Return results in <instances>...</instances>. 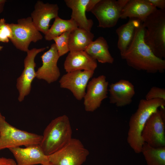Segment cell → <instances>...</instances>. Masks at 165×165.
<instances>
[{"mask_svg":"<svg viewBox=\"0 0 165 165\" xmlns=\"http://www.w3.org/2000/svg\"><path fill=\"white\" fill-rule=\"evenodd\" d=\"M145 28L142 22L136 28L133 39L127 49L120 54L130 67L138 71L156 73L164 72L165 61L156 56L145 43Z\"/></svg>","mask_w":165,"mask_h":165,"instance_id":"6da1fadb","label":"cell"},{"mask_svg":"<svg viewBox=\"0 0 165 165\" xmlns=\"http://www.w3.org/2000/svg\"><path fill=\"white\" fill-rule=\"evenodd\" d=\"M165 106V100L160 99L140 100L137 109L130 119L127 137L128 143L135 153L141 152L144 143L141 133L147 121L160 107Z\"/></svg>","mask_w":165,"mask_h":165,"instance_id":"7a4b0ae2","label":"cell"},{"mask_svg":"<svg viewBox=\"0 0 165 165\" xmlns=\"http://www.w3.org/2000/svg\"><path fill=\"white\" fill-rule=\"evenodd\" d=\"M72 129L66 115L52 120L45 129L39 145L45 154L49 156L67 145L72 138Z\"/></svg>","mask_w":165,"mask_h":165,"instance_id":"3957f363","label":"cell"},{"mask_svg":"<svg viewBox=\"0 0 165 165\" xmlns=\"http://www.w3.org/2000/svg\"><path fill=\"white\" fill-rule=\"evenodd\" d=\"M144 39L157 57L165 58V9H157L142 22Z\"/></svg>","mask_w":165,"mask_h":165,"instance_id":"277c9868","label":"cell"},{"mask_svg":"<svg viewBox=\"0 0 165 165\" xmlns=\"http://www.w3.org/2000/svg\"><path fill=\"white\" fill-rule=\"evenodd\" d=\"M42 135L17 129L0 117V151L6 148L39 145Z\"/></svg>","mask_w":165,"mask_h":165,"instance_id":"5b68a950","label":"cell"},{"mask_svg":"<svg viewBox=\"0 0 165 165\" xmlns=\"http://www.w3.org/2000/svg\"><path fill=\"white\" fill-rule=\"evenodd\" d=\"M12 32L10 41L17 49L27 52L31 42L35 43L43 38L34 25L31 16L19 19L16 24H9Z\"/></svg>","mask_w":165,"mask_h":165,"instance_id":"8992f818","label":"cell"},{"mask_svg":"<svg viewBox=\"0 0 165 165\" xmlns=\"http://www.w3.org/2000/svg\"><path fill=\"white\" fill-rule=\"evenodd\" d=\"M89 154L79 140L72 138L65 146L48 156L52 165H82Z\"/></svg>","mask_w":165,"mask_h":165,"instance_id":"52a82bcc","label":"cell"},{"mask_svg":"<svg viewBox=\"0 0 165 165\" xmlns=\"http://www.w3.org/2000/svg\"><path fill=\"white\" fill-rule=\"evenodd\" d=\"M161 107L150 117L141 133L143 142L155 148L165 147V109Z\"/></svg>","mask_w":165,"mask_h":165,"instance_id":"ba28073f","label":"cell"},{"mask_svg":"<svg viewBox=\"0 0 165 165\" xmlns=\"http://www.w3.org/2000/svg\"><path fill=\"white\" fill-rule=\"evenodd\" d=\"M128 0H100L90 11L98 22V27L109 28L117 24Z\"/></svg>","mask_w":165,"mask_h":165,"instance_id":"9c48e42d","label":"cell"},{"mask_svg":"<svg viewBox=\"0 0 165 165\" xmlns=\"http://www.w3.org/2000/svg\"><path fill=\"white\" fill-rule=\"evenodd\" d=\"M46 47L33 48L29 50L24 60V68L20 75L17 79L16 87L19 92L18 100L23 101L30 93L31 83L36 77L35 60L37 55L46 50Z\"/></svg>","mask_w":165,"mask_h":165,"instance_id":"30bf717a","label":"cell"},{"mask_svg":"<svg viewBox=\"0 0 165 165\" xmlns=\"http://www.w3.org/2000/svg\"><path fill=\"white\" fill-rule=\"evenodd\" d=\"M108 85L104 75L94 78L88 82L83 98L86 111L93 112L100 106L102 101L108 97Z\"/></svg>","mask_w":165,"mask_h":165,"instance_id":"8fae6325","label":"cell"},{"mask_svg":"<svg viewBox=\"0 0 165 165\" xmlns=\"http://www.w3.org/2000/svg\"><path fill=\"white\" fill-rule=\"evenodd\" d=\"M94 71L78 70L67 72L59 81L61 88L70 90L76 99L81 100L83 98L89 79Z\"/></svg>","mask_w":165,"mask_h":165,"instance_id":"7c38bea8","label":"cell"},{"mask_svg":"<svg viewBox=\"0 0 165 165\" xmlns=\"http://www.w3.org/2000/svg\"><path fill=\"white\" fill-rule=\"evenodd\" d=\"M60 57L55 44H52L50 49L41 57L42 65L36 71V78L49 84L57 81L61 75L57 65Z\"/></svg>","mask_w":165,"mask_h":165,"instance_id":"4fadbf2b","label":"cell"},{"mask_svg":"<svg viewBox=\"0 0 165 165\" xmlns=\"http://www.w3.org/2000/svg\"><path fill=\"white\" fill-rule=\"evenodd\" d=\"M59 9L56 4L45 3L38 0L31 13L32 22L37 30L45 35L49 29L51 20L58 16Z\"/></svg>","mask_w":165,"mask_h":165,"instance_id":"5bb4252c","label":"cell"},{"mask_svg":"<svg viewBox=\"0 0 165 165\" xmlns=\"http://www.w3.org/2000/svg\"><path fill=\"white\" fill-rule=\"evenodd\" d=\"M9 149L15 159L16 165H44L49 163L48 156L45 154L39 145Z\"/></svg>","mask_w":165,"mask_h":165,"instance_id":"9a60e30c","label":"cell"},{"mask_svg":"<svg viewBox=\"0 0 165 165\" xmlns=\"http://www.w3.org/2000/svg\"><path fill=\"white\" fill-rule=\"evenodd\" d=\"M109 102L117 107L129 105L135 94L133 85L129 81L121 79L109 85Z\"/></svg>","mask_w":165,"mask_h":165,"instance_id":"2e32d148","label":"cell"},{"mask_svg":"<svg viewBox=\"0 0 165 165\" xmlns=\"http://www.w3.org/2000/svg\"><path fill=\"white\" fill-rule=\"evenodd\" d=\"M97 66V61L85 51H70L64 63L67 72L78 70L94 71Z\"/></svg>","mask_w":165,"mask_h":165,"instance_id":"e0dca14e","label":"cell"},{"mask_svg":"<svg viewBox=\"0 0 165 165\" xmlns=\"http://www.w3.org/2000/svg\"><path fill=\"white\" fill-rule=\"evenodd\" d=\"M157 9L147 0H128L122 11L120 18H134L143 22Z\"/></svg>","mask_w":165,"mask_h":165,"instance_id":"ac0fdd59","label":"cell"},{"mask_svg":"<svg viewBox=\"0 0 165 165\" xmlns=\"http://www.w3.org/2000/svg\"><path fill=\"white\" fill-rule=\"evenodd\" d=\"M89 0H65L67 7L72 10L71 17L78 27L90 31L93 25L91 19H88L86 15L87 5Z\"/></svg>","mask_w":165,"mask_h":165,"instance_id":"d6986e66","label":"cell"},{"mask_svg":"<svg viewBox=\"0 0 165 165\" xmlns=\"http://www.w3.org/2000/svg\"><path fill=\"white\" fill-rule=\"evenodd\" d=\"M106 40L100 36L90 44L85 51L93 59L101 63L112 64L114 59L109 51Z\"/></svg>","mask_w":165,"mask_h":165,"instance_id":"ffe728a7","label":"cell"},{"mask_svg":"<svg viewBox=\"0 0 165 165\" xmlns=\"http://www.w3.org/2000/svg\"><path fill=\"white\" fill-rule=\"evenodd\" d=\"M141 22L136 19H129L126 23L116 29V32L118 37L117 47L120 54L127 50L133 39L136 28Z\"/></svg>","mask_w":165,"mask_h":165,"instance_id":"44dd1931","label":"cell"},{"mask_svg":"<svg viewBox=\"0 0 165 165\" xmlns=\"http://www.w3.org/2000/svg\"><path fill=\"white\" fill-rule=\"evenodd\" d=\"M94 35L90 31L79 27L70 33L68 42L70 51H85L93 42Z\"/></svg>","mask_w":165,"mask_h":165,"instance_id":"7402d4cb","label":"cell"},{"mask_svg":"<svg viewBox=\"0 0 165 165\" xmlns=\"http://www.w3.org/2000/svg\"><path fill=\"white\" fill-rule=\"evenodd\" d=\"M78 27L76 23L72 19L64 20L58 16L55 19L51 28L45 35V39L46 41L52 40L55 37L66 32H71Z\"/></svg>","mask_w":165,"mask_h":165,"instance_id":"603a6c76","label":"cell"},{"mask_svg":"<svg viewBox=\"0 0 165 165\" xmlns=\"http://www.w3.org/2000/svg\"><path fill=\"white\" fill-rule=\"evenodd\" d=\"M141 152L147 165H165V147L155 148L144 142Z\"/></svg>","mask_w":165,"mask_h":165,"instance_id":"cb8c5ba5","label":"cell"},{"mask_svg":"<svg viewBox=\"0 0 165 165\" xmlns=\"http://www.w3.org/2000/svg\"><path fill=\"white\" fill-rule=\"evenodd\" d=\"M71 32H66L60 36L55 37L53 39L55 42V44L60 57L69 51L68 42Z\"/></svg>","mask_w":165,"mask_h":165,"instance_id":"d4e9b609","label":"cell"},{"mask_svg":"<svg viewBox=\"0 0 165 165\" xmlns=\"http://www.w3.org/2000/svg\"><path fill=\"white\" fill-rule=\"evenodd\" d=\"M12 37V32L9 24L4 18L0 19V42L8 43Z\"/></svg>","mask_w":165,"mask_h":165,"instance_id":"484cf974","label":"cell"},{"mask_svg":"<svg viewBox=\"0 0 165 165\" xmlns=\"http://www.w3.org/2000/svg\"><path fill=\"white\" fill-rule=\"evenodd\" d=\"M145 99H160L165 100V89L157 87H152L145 96Z\"/></svg>","mask_w":165,"mask_h":165,"instance_id":"4316f807","label":"cell"},{"mask_svg":"<svg viewBox=\"0 0 165 165\" xmlns=\"http://www.w3.org/2000/svg\"><path fill=\"white\" fill-rule=\"evenodd\" d=\"M147 1L157 9H165V0H147Z\"/></svg>","mask_w":165,"mask_h":165,"instance_id":"83f0119b","label":"cell"},{"mask_svg":"<svg viewBox=\"0 0 165 165\" xmlns=\"http://www.w3.org/2000/svg\"><path fill=\"white\" fill-rule=\"evenodd\" d=\"M0 165H16V163L12 159L1 157H0Z\"/></svg>","mask_w":165,"mask_h":165,"instance_id":"f1b7e54d","label":"cell"},{"mask_svg":"<svg viewBox=\"0 0 165 165\" xmlns=\"http://www.w3.org/2000/svg\"><path fill=\"white\" fill-rule=\"evenodd\" d=\"M100 0H89L86 7V12H90Z\"/></svg>","mask_w":165,"mask_h":165,"instance_id":"f546056e","label":"cell"},{"mask_svg":"<svg viewBox=\"0 0 165 165\" xmlns=\"http://www.w3.org/2000/svg\"><path fill=\"white\" fill-rule=\"evenodd\" d=\"M6 2V0H0V14L3 11L4 6Z\"/></svg>","mask_w":165,"mask_h":165,"instance_id":"4dcf8cb0","label":"cell"},{"mask_svg":"<svg viewBox=\"0 0 165 165\" xmlns=\"http://www.w3.org/2000/svg\"><path fill=\"white\" fill-rule=\"evenodd\" d=\"M3 48V47L0 45V51H1Z\"/></svg>","mask_w":165,"mask_h":165,"instance_id":"1f68e13d","label":"cell"},{"mask_svg":"<svg viewBox=\"0 0 165 165\" xmlns=\"http://www.w3.org/2000/svg\"><path fill=\"white\" fill-rule=\"evenodd\" d=\"M44 165H52L49 163L47 164H46Z\"/></svg>","mask_w":165,"mask_h":165,"instance_id":"d6a6232c","label":"cell"},{"mask_svg":"<svg viewBox=\"0 0 165 165\" xmlns=\"http://www.w3.org/2000/svg\"><path fill=\"white\" fill-rule=\"evenodd\" d=\"M2 115H1V112H0V116H1Z\"/></svg>","mask_w":165,"mask_h":165,"instance_id":"836d02e7","label":"cell"}]
</instances>
